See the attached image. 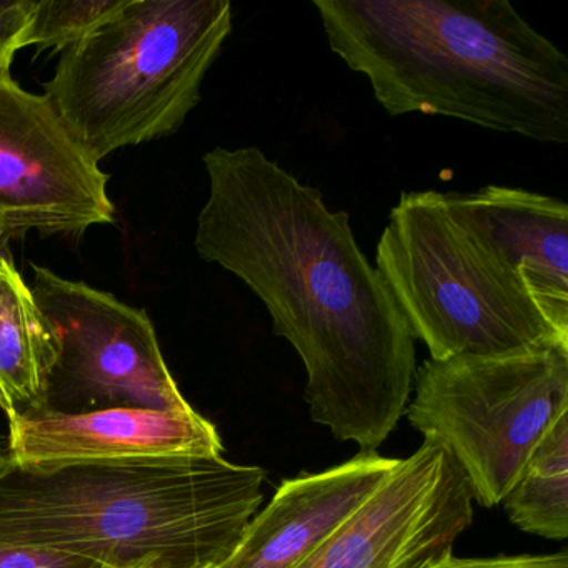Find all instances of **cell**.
<instances>
[{"instance_id":"8992f818","label":"cell","mask_w":568,"mask_h":568,"mask_svg":"<svg viewBox=\"0 0 568 568\" xmlns=\"http://www.w3.org/2000/svg\"><path fill=\"white\" fill-rule=\"evenodd\" d=\"M405 415L447 448L481 507L501 504L535 447L568 415V344L424 362Z\"/></svg>"},{"instance_id":"d6986e66","label":"cell","mask_w":568,"mask_h":568,"mask_svg":"<svg viewBox=\"0 0 568 568\" xmlns=\"http://www.w3.org/2000/svg\"><path fill=\"white\" fill-rule=\"evenodd\" d=\"M105 568H155L152 565H135V567H105ZM209 568H219V567H209Z\"/></svg>"},{"instance_id":"277c9868","label":"cell","mask_w":568,"mask_h":568,"mask_svg":"<svg viewBox=\"0 0 568 568\" xmlns=\"http://www.w3.org/2000/svg\"><path fill=\"white\" fill-rule=\"evenodd\" d=\"M265 471L224 457L0 462V541L105 567H221L262 501Z\"/></svg>"},{"instance_id":"2e32d148","label":"cell","mask_w":568,"mask_h":568,"mask_svg":"<svg viewBox=\"0 0 568 568\" xmlns=\"http://www.w3.org/2000/svg\"><path fill=\"white\" fill-rule=\"evenodd\" d=\"M32 8L34 0H14L11 8L0 12V81L12 79V61L24 49V36Z\"/></svg>"},{"instance_id":"8fae6325","label":"cell","mask_w":568,"mask_h":568,"mask_svg":"<svg viewBox=\"0 0 568 568\" xmlns=\"http://www.w3.org/2000/svg\"><path fill=\"white\" fill-rule=\"evenodd\" d=\"M400 460L361 452L337 467L282 481L219 568L301 567L388 480Z\"/></svg>"},{"instance_id":"9c48e42d","label":"cell","mask_w":568,"mask_h":568,"mask_svg":"<svg viewBox=\"0 0 568 568\" xmlns=\"http://www.w3.org/2000/svg\"><path fill=\"white\" fill-rule=\"evenodd\" d=\"M474 521L467 478L447 448L425 438L298 568H428Z\"/></svg>"},{"instance_id":"e0dca14e","label":"cell","mask_w":568,"mask_h":568,"mask_svg":"<svg viewBox=\"0 0 568 568\" xmlns=\"http://www.w3.org/2000/svg\"><path fill=\"white\" fill-rule=\"evenodd\" d=\"M428 568H568L567 551L547 555H501L490 558H457L454 555Z\"/></svg>"},{"instance_id":"7c38bea8","label":"cell","mask_w":568,"mask_h":568,"mask_svg":"<svg viewBox=\"0 0 568 568\" xmlns=\"http://www.w3.org/2000/svg\"><path fill=\"white\" fill-rule=\"evenodd\" d=\"M55 344L31 287L0 255V408L9 418L44 410Z\"/></svg>"},{"instance_id":"6da1fadb","label":"cell","mask_w":568,"mask_h":568,"mask_svg":"<svg viewBox=\"0 0 568 568\" xmlns=\"http://www.w3.org/2000/svg\"><path fill=\"white\" fill-rule=\"evenodd\" d=\"M195 248L244 282L307 372L312 420L375 452L407 410L415 337L351 217L261 148L204 155Z\"/></svg>"},{"instance_id":"9a60e30c","label":"cell","mask_w":568,"mask_h":568,"mask_svg":"<svg viewBox=\"0 0 568 568\" xmlns=\"http://www.w3.org/2000/svg\"><path fill=\"white\" fill-rule=\"evenodd\" d=\"M0 568H105V565L81 555L0 541Z\"/></svg>"},{"instance_id":"30bf717a","label":"cell","mask_w":568,"mask_h":568,"mask_svg":"<svg viewBox=\"0 0 568 568\" xmlns=\"http://www.w3.org/2000/svg\"><path fill=\"white\" fill-rule=\"evenodd\" d=\"M8 457L26 467L222 457L217 428L195 408L44 410L9 418Z\"/></svg>"},{"instance_id":"5b68a950","label":"cell","mask_w":568,"mask_h":568,"mask_svg":"<svg viewBox=\"0 0 568 568\" xmlns=\"http://www.w3.org/2000/svg\"><path fill=\"white\" fill-rule=\"evenodd\" d=\"M232 29L229 0H122L62 52L44 95L99 164L182 128Z\"/></svg>"},{"instance_id":"52a82bcc","label":"cell","mask_w":568,"mask_h":568,"mask_svg":"<svg viewBox=\"0 0 568 568\" xmlns=\"http://www.w3.org/2000/svg\"><path fill=\"white\" fill-rule=\"evenodd\" d=\"M32 295L55 344L48 410H191L148 312L109 292L34 267Z\"/></svg>"},{"instance_id":"ba28073f","label":"cell","mask_w":568,"mask_h":568,"mask_svg":"<svg viewBox=\"0 0 568 568\" xmlns=\"http://www.w3.org/2000/svg\"><path fill=\"white\" fill-rule=\"evenodd\" d=\"M102 172L44 94L0 81V239L82 235L112 224L114 204Z\"/></svg>"},{"instance_id":"5bb4252c","label":"cell","mask_w":568,"mask_h":568,"mask_svg":"<svg viewBox=\"0 0 568 568\" xmlns=\"http://www.w3.org/2000/svg\"><path fill=\"white\" fill-rule=\"evenodd\" d=\"M122 0H42L36 2L24 36V48L64 52L85 38Z\"/></svg>"},{"instance_id":"3957f363","label":"cell","mask_w":568,"mask_h":568,"mask_svg":"<svg viewBox=\"0 0 568 568\" xmlns=\"http://www.w3.org/2000/svg\"><path fill=\"white\" fill-rule=\"evenodd\" d=\"M332 52L392 118L568 144V59L508 0H314Z\"/></svg>"},{"instance_id":"7a4b0ae2","label":"cell","mask_w":568,"mask_h":568,"mask_svg":"<svg viewBox=\"0 0 568 568\" xmlns=\"http://www.w3.org/2000/svg\"><path fill=\"white\" fill-rule=\"evenodd\" d=\"M375 267L432 361L568 344V205L507 185L404 192Z\"/></svg>"},{"instance_id":"4fadbf2b","label":"cell","mask_w":568,"mask_h":568,"mask_svg":"<svg viewBox=\"0 0 568 568\" xmlns=\"http://www.w3.org/2000/svg\"><path fill=\"white\" fill-rule=\"evenodd\" d=\"M501 504L520 530L548 540L568 537V415L545 434Z\"/></svg>"},{"instance_id":"ffe728a7","label":"cell","mask_w":568,"mask_h":568,"mask_svg":"<svg viewBox=\"0 0 568 568\" xmlns=\"http://www.w3.org/2000/svg\"><path fill=\"white\" fill-rule=\"evenodd\" d=\"M6 457V450H2V447H0V462L4 460Z\"/></svg>"},{"instance_id":"ac0fdd59","label":"cell","mask_w":568,"mask_h":568,"mask_svg":"<svg viewBox=\"0 0 568 568\" xmlns=\"http://www.w3.org/2000/svg\"><path fill=\"white\" fill-rule=\"evenodd\" d=\"M14 4V0H0V12H4L6 9L11 8Z\"/></svg>"}]
</instances>
